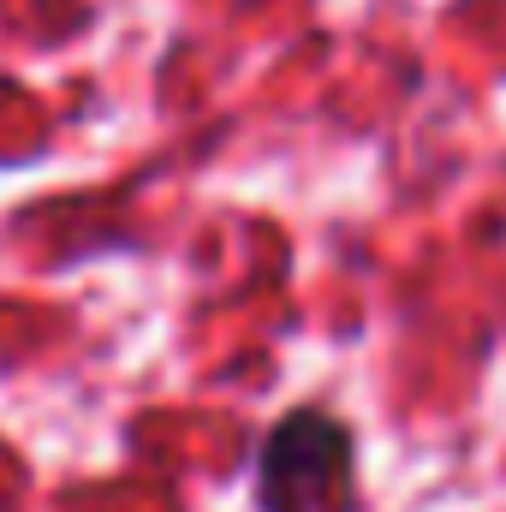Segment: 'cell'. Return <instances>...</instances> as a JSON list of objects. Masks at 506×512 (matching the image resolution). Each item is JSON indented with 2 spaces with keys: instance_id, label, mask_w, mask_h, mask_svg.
Here are the masks:
<instances>
[{
  "instance_id": "cell-1",
  "label": "cell",
  "mask_w": 506,
  "mask_h": 512,
  "mask_svg": "<svg viewBox=\"0 0 506 512\" xmlns=\"http://www.w3.org/2000/svg\"><path fill=\"white\" fill-rule=\"evenodd\" d=\"M352 429L328 411H286L256 453L262 512H352Z\"/></svg>"
}]
</instances>
